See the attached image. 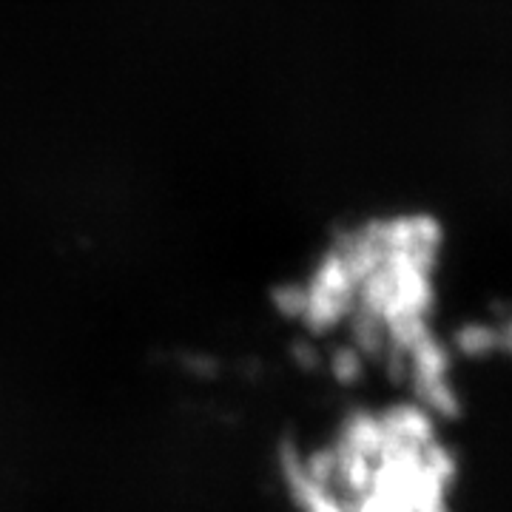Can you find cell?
<instances>
[{"label": "cell", "mask_w": 512, "mask_h": 512, "mask_svg": "<svg viewBox=\"0 0 512 512\" xmlns=\"http://www.w3.org/2000/svg\"><path fill=\"white\" fill-rule=\"evenodd\" d=\"M453 464L433 421L407 402H367L322 421L285 456L296 512H441Z\"/></svg>", "instance_id": "cell-1"}]
</instances>
